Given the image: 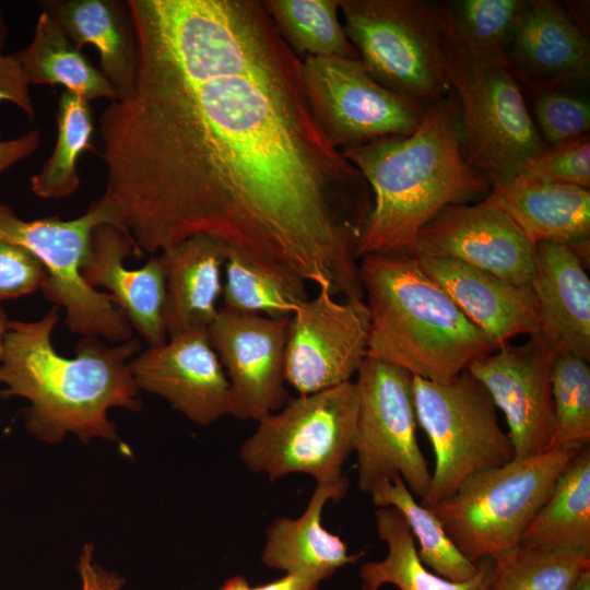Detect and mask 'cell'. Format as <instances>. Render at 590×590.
Returning a JSON list of instances; mask_svg holds the SVG:
<instances>
[{
	"label": "cell",
	"instance_id": "d6986e66",
	"mask_svg": "<svg viewBox=\"0 0 590 590\" xmlns=\"http://www.w3.org/2000/svg\"><path fill=\"white\" fill-rule=\"evenodd\" d=\"M143 255L128 233L102 224L92 232L81 275L91 287L107 291L149 346H158L167 341L162 260L155 256L132 270L123 266L127 257Z\"/></svg>",
	"mask_w": 590,
	"mask_h": 590
},
{
	"label": "cell",
	"instance_id": "cb8c5ba5",
	"mask_svg": "<svg viewBox=\"0 0 590 590\" xmlns=\"http://www.w3.org/2000/svg\"><path fill=\"white\" fill-rule=\"evenodd\" d=\"M488 201L502 209L533 243L571 246L589 241L590 189L548 182L521 173L493 185Z\"/></svg>",
	"mask_w": 590,
	"mask_h": 590
},
{
	"label": "cell",
	"instance_id": "7402d4cb",
	"mask_svg": "<svg viewBox=\"0 0 590 590\" xmlns=\"http://www.w3.org/2000/svg\"><path fill=\"white\" fill-rule=\"evenodd\" d=\"M228 245L209 236L189 237L158 255L165 276L167 338L208 329L222 295V269Z\"/></svg>",
	"mask_w": 590,
	"mask_h": 590
},
{
	"label": "cell",
	"instance_id": "4dcf8cb0",
	"mask_svg": "<svg viewBox=\"0 0 590 590\" xmlns=\"http://www.w3.org/2000/svg\"><path fill=\"white\" fill-rule=\"evenodd\" d=\"M282 39L304 60L308 57L359 58L339 20L340 0H263Z\"/></svg>",
	"mask_w": 590,
	"mask_h": 590
},
{
	"label": "cell",
	"instance_id": "ab89813d",
	"mask_svg": "<svg viewBox=\"0 0 590 590\" xmlns=\"http://www.w3.org/2000/svg\"><path fill=\"white\" fill-rule=\"evenodd\" d=\"M39 143L38 130H31L15 139L0 140V174L31 156Z\"/></svg>",
	"mask_w": 590,
	"mask_h": 590
},
{
	"label": "cell",
	"instance_id": "74e56055",
	"mask_svg": "<svg viewBox=\"0 0 590 590\" xmlns=\"http://www.w3.org/2000/svg\"><path fill=\"white\" fill-rule=\"evenodd\" d=\"M47 281V270L33 252L0 240V304L43 291Z\"/></svg>",
	"mask_w": 590,
	"mask_h": 590
},
{
	"label": "cell",
	"instance_id": "f546056e",
	"mask_svg": "<svg viewBox=\"0 0 590 590\" xmlns=\"http://www.w3.org/2000/svg\"><path fill=\"white\" fill-rule=\"evenodd\" d=\"M368 494L377 508L393 507L401 512L420 545L416 551L423 565L455 582H464L477 575L480 565L456 547L436 516L416 502L399 474L375 483Z\"/></svg>",
	"mask_w": 590,
	"mask_h": 590
},
{
	"label": "cell",
	"instance_id": "9a60e30c",
	"mask_svg": "<svg viewBox=\"0 0 590 590\" xmlns=\"http://www.w3.org/2000/svg\"><path fill=\"white\" fill-rule=\"evenodd\" d=\"M520 345L504 344L467 368L505 414L515 458L550 450L554 405V351L540 332Z\"/></svg>",
	"mask_w": 590,
	"mask_h": 590
},
{
	"label": "cell",
	"instance_id": "e0dca14e",
	"mask_svg": "<svg viewBox=\"0 0 590 590\" xmlns=\"http://www.w3.org/2000/svg\"><path fill=\"white\" fill-rule=\"evenodd\" d=\"M129 368L140 390L164 398L199 425L208 426L231 414L229 384L208 329L149 346L130 359Z\"/></svg>",
	"mask_w": 590,
	"mask_h": 590
},
{
	"label": "cell",
	"instance_id": "8fae6325",
	"mask_svg": "<svg viewBox=\"0 0 590 590\" xmlns=\"http://www.w3.org/2000/svg\"><path fill=\"white\" fill-rule=\"evenodd\" d=\"M357 415L354 451L362 492L399 474L410 492L425 496L432 473L416 439L413 375L366 357L355 381Z\"/></svg>",
	"mask_w": 590,
	"mask_h": 590
},
{
	"label": "cell",
	"instance_id": "d590c367",
	"mask_svg": "<svg viewBox=\"0 0 590 590\" xmlns=\"http://www.w3.org/2000/svg\"><path fill=\"white\" fill-rule=\"evenodd\" d=\"M579 85H555L532 92L533 121L546 146L589 133L590 103L586 94L577 91Z\"/></svg>",
	"mask_w": 590,
	"mask_h": 590
},
{
	"label": "cell",
	"instance_id": "d6a6232c",
	"mask_svg": "<svg viewBox=\"0 0 590 590\" xmlns=\"http://www.w3.org/2000/svg\"><path fill=\"white\" fill-rule=\"evenodd\" d=\"M527 0L441 2L442 23L453 40L479 60H505L504 52Z\"/></svg>",
	"mask_w": 590,
	"mask_h": 590
},
{
	"label": "cell",
	"instance_id": "b9f144b4",
	"mask_svg": "<svg viewBox=\"0 0 590 590\" xmlns=\"http://www.w3.org/2000/svg\"><path fill=\"white\" fill-rule=\"evenodd\" d=\"M219 590H251L244 576H234L227 579Z\"/></svg>",
	"mask_w": 590,
	"mask_h": 590
},
{
	"label": "cell",
	"instance_id": "60d3db41",
	"mask_svg": "<svg viewBox=\"0 0 590 590\" xmlns=\"http://www.w3.org/2000/svg\"><path fill=\"white\" fill-rule=\"evenodd\" d=\"M319 582L298 575L285 574L274 581L251 587V590H319Z\"/></svg>",
	"mask_w": 590,
	"mask_h": 590
},
{
	"label": "cell",
	"instance_id": "52a82bcc",
	"mask_svg": "<svg viewBox=\"0 0 590 590\" xmlns=\"http://www.w3.org/2000/svg\"><path fill=\"white\" fill-rule=\"evenodd\" d=\"M340 12L349 40L379 84L425 105L451 94L441 2L340 0Z\"/></svg>",
	"mask_w": 590,
	"mask_h": 590
},
{
	"label": "cell",
	"instance_id": "603a6c76",
	"mask_svg": "<svg viewBox=\"0 0 590 590\" xmlns=\"http://www.w3.org/2000/svg\"><path fill=\"white\" fill-rule=\"evenodd\" d=\"M347 487L349 480L317 483L305 511L298 518H276L267 529L262 563L268 568L320 583L340 567L358 562L363 553L350 555L346 544L324 529L321 520L327 502L342 499Z\"/></svg>",
	"mask_w": 590,
	"mask_h": 590
},
{
	"label": "cell",
	"instance_id": "4fadbf2b",
	"mask_svg": "<svg viewBox=\"0 0 590 590\" xmlns=\"http://www.w3.org/2000/svg\"><path fill=\"white\" fill-rule=\"evenodd\" d=\"M369 310L362 298L334 299L318 287L290 317L285 379L299 396L351 381L367 357Z\"/></svg>",
	"mask_w": 590,
	"mask_h": 590
},
{
	"label": "cell",
	"instance_id": "9c48e42d",
	"mask_svg": "<svg viewBox=\"0 0 590 590\" xmlns=\"http://www.w3.org/2000/svg\"><path fill=\"white\" fill-rule=\"evenodd\" d=\"M357 415L355 382L298 396L258 421L241 444L239 457L253 473L271 481L292 473L312 476L317 483L347 480L343 465L354 451Z\"/></svg>",
	"mask_w": 590,
	"mask_h": 590
},
{
	"label": "cell",
	"instance_id": "7bdbcfd3",
	"mask_svg": "<svg viewBox=\"0 0 590 590\" xmlns=\"http://www.w3.org/2000/svg\"><path fill=\"white\" fill-rule=\"evenodd\" d=\"M568 590H590V568L583 570Z\"/></svg>",
	"mask_w": 590,
	"mask_h": 590
},
{
	"label": "cell",
	"instance_id": "ac0fdd59",
	"mask_svg": "<svg viewBox=\"0 0 590 590\" xmlns=\"http://www.w3.org/2000/svg\"><path fill=\"white\" fill-rule=\"evenodd\" d=\"M586 26L553 0H527L504 59L522 90L586 83L590 43Z\"/></svg>",
	"mask_w": 590,
	"mask_h": 590
},
{
	"label": "cell",
	"instance_id": "7c38bea8",
	"mask_svg": "<svg viewBox=\"0 0 590 590\" xmlns=\"http://www.w3.org/2000/svg\"><path fill=\"white\" fill-rule=\"evenodd\" d=\"M302 80L314 120L340 151L410 135L427 107L379 84L359 58H305Z\"/></svg>",
	"mask_w": 590,
	"mask_h": 590
},
{
	"label": "cell",
	"instance_id": "f35d334b",
	"mask_svg": "<svg viewBox=\"0 0 590 590\" xmlns=\"http://www.w3.org/2000/svg\"><path fill=\"white\" fill-rule=\"evenodd\" d=\"M9 102L19 107L28 119L35 117L30 83L13 55L0 51V103Z\"/></svg>",
	"mask_w": 590,
	"mask_h": 590
},
{
	"label": "cell",
	"instance_id": "1f68e13d",
	"mask_svg": "<svg viewBox=\"0 0 590 590\" xmlns=\"http://www.w3.org/2000/svg\"><path fill=\"white\" fill-rule=\"evenodd\" d=\"M57 140L49 158L31 178V189L43 199H61L73 194L80 186L78 160L92 150L94 132L90 103L64 91L58 101Z\"/></svg>",
	"mask_w": 590,
	"mask_h": 590
},
{
	"label": "cell",
	"instance_id": "f6af8a7d",
	"mask_svg": "<svg viewBox=\"0 0 590 590\" xmlns=\"http://www.w3.org/2000/svg\"><path fill=\"white\" fill-rule=\"evenodd\" d=\"M9 321L8 315L0 304V357L2 353V340Z\"/></svg>",
	"mask_w": 590,
	"mask_h": 590
},
{
	"label": "cell",
	"instance_id": "7a4b0ae2",
	"mask_svg": "<svg viewBox=\"0 0 590 590\" xmlns=\"http://www.w3.org/2000/svg\"><path fill=\"white\" fill-rule=\"evenodd\" d=\"M59 309L52 306L32 321L9 319L0 357V384L5 386L1 393L28 401L23 412L25 427L46 442H58L68 433L82 441H117L108 411L141 408V390L129 368L140 352V341L108 345L99 338H82L75 356L64 357L51 340Z\"/></svg>",
	"mask_w": 590,
	"mask_h": 590
},
{
	"label": "cell",
	"instance_id": "44dd1931",
	"mask_svg": "<svg viewBox=\"0 0 590 590\" xmlns=\"http://www.w3.org/2000/svg\"><path fill=\"white\" fill-rule=\"evenodd\" d=\"M540 333L554 352L590 358V280L571 245L535 244L533 275Z\"/></svg>",
	"mask_w": 590,
	"mask_h": 590
},
{
	"label": "cell",
	"instance_id": "3957f363",
	"mask_svg": "<svg viewBox=\"0 0 590 590\" xmlns=\"http://www.w3.org/2000/svg\"><path fill=\"white\" fill-rule=\"evenodd\" d=\"M341 153L374 193L355 243L361 257L414 256L421 231L442 209L492 187L462 155L452 94L428 104L410 135L381 138Z\"/></svg>",
	"mask_w": 590,
	"mask_h": 590
},
{
	"label": "cell",
	"instance_id": "ee69618b",
	"mask_svg": "<svg viewBox=\"0 0 590 590\" xmlns=\"http://www.w3.org/2000/svg\"><path fill=\"white\" fill-rule=\"evenodd\" d=\"M81 590H108L105 585L95 579H83Z\"/></svg>",
	"mask_w": 590,
	"mask_h": 590
},
{
	"label": "cell",
	"instance_id": "5bb4252c",
	"mask_svg": "<svg viewBox=\"0 0 590 590\" xmlns=\"http://www.w3.org/2000/svg\"><path fill=\"white\" fill-rule=\"evenodd\" d=\"M290 317L238 314L220 308L208 327L227 377L231 415L259 421L288 400L285 349Z\"/></svg>",
	"mask_w": 590,
	"mask_h": 590
},
{
	"label": "cell",
	"instance_id": "484cf974",
	"mask_svg": "<svg viewBox=\"0 0 590 590\" xmlns=\"http://www.w3.org/2000/svg\"><path fill=\"white\" fill-rule=\"evenodd\" d=\"M378 536L387 544V556L377 562L362 565L359 577L363 587L379 590L391 583L399 590H489L494 560L479 562L480 570L475 577L464 582H455L430 573L421 562L415 540L399 510L393 507H379L375 510Z\"/></svg>",
	"mask_w": 590,
	"mask_h": 590
},
{
	"label": "cell",
	"instance_id": "8d00e7d4",
	"mask_svg": "<svg viewBox=\"0 0 590 590\" xmlns=\"http://www.w3.org/2000/svg\"><path fill=\"white\" fill-rule=\"evenodd\" d=\"M523 173L542 180L590 188V134L547 145L528 161Z\"/></svg>",
	"mask_w": 590,
	"mask_h": 590
},
{
	"label": "cell",
	"instance_id": "6da1fadb",
	"mask_svg": "<svg viewBox=\"0 0 590 590\" xmlns=\"http://www.w3.org/2000/svg\"><path fill=\"white\" fill-rule=\"evenodd\" d=\"M132 94L98 127L102 197L143 252L209 235L361 292L338 188L365 180L312 118L302 60L261 1L128 0Z\"/></svg>",
	"mask_w": 590,
	"mask_h": 590
},
{
	"label": "cell",
	"instance_id": "ba28073f",
	"mask_svg": "<svg viewBox=\"0 0 590 590\" xmlns=\"http://www.w3.org/2000/svg\"><path fill=\"white\" fill-rule=\"evenodd\" d=\"M102 224L123 231L117 211L104 197L83 215L67 221L58 216L25 221L0 203V240L28 249L43 262L48 273L44 296L64 310L68 329L115 344L132 339V327L113 297L87 285L81 275L92 232Z\"/></svg>",
	"mask_w": 590,
	"mask_h": 590
},
{
	"label": "cell",
	"instance_id": "ffe728a7",
	"mask_svg": "<svg viewBox=\"0 0 590 590\" xmlns=\"http://www.w3.org/2000/svg\"><path fill=\"white\" fill-rule=\"evenodd\" d=\"M424 271L450 296L494 350L519 334L540 331L534 293L461 261L415 255Z\"/></svg>",
	"mask_w": 590,
	"mask_h": 590
},
{
	"label": "cell",
	"instance_id": "2e32d148",
	"mask_svg": "<svg viewBox=\"0 0 590 590\" xmlns=\"http://www.w3.org/2000/svg\"><path fill=\"white\" fill-rule=\"evenodd\" d=\"M535 244L497 205L485 199L442 209L421 231L415 255L445 257L516 285H530Z\"/></svg>",
	"mask_w": 590,
	"mask_h": 590
},
{
	"label": "cell",
	"instance_id": "f1b7e54d",
	"mask_svg": "<svg viewBox=\"0 0 590 590\" xmlns=\"http://www.w3.org/2000/svg\"><path fill=\"white\" fill-rule=\"evenodd\" d=\"M30 85H61L86 102L117 99L101 70L78 49L47 13L39 14L31 44L13 54Z\"/></svg>",
	"mask_w": 590,
	"mask_h": 590
},
{
	"label": "cell",
	"instance_id": "e575fe53",
	"mask_svg": "<svg viewBox=\"0 0 590 590\" xmlns=\"http://www.w3.org/2000/svg\"><path fill=\"white\" fill-rule=\"evenodd\" d=\"M553 432L550 448L590 444V367L586 359L555 352L552 361Z\"/></svg>",
	"mask_w": 590,
	"mask_h": 590
},
{
	"label": "cell",
	"instance_id": "d4e9b609",
	"mask_svg": "<svg viewBox=\"0 0 590 590\" xmlns=\"http://www.w3.org/2000/svg\"><path fill=\"white\" fill-rule=\"evenodd\" d=\"M42 7L78 49L87 44L97 49L101 71L117 99L129 97L137 75L129 12L125 14L119 2L108 0H51L42 2Z\"/></svg>",
	"mask_w": 590,
	"mask_h": 590
},
{
	"label": "cell",
	"instance_id": "5b68a950",
	"mask_svg": "<svg viewBox=\"0 0 590 590\" xmlns=\"http://www.w3.org/2000/svg\"><path fill=\"white\" fill-rule=\"evenodd\" d=\"M442 40L458 103L462 155L492 186L505 184L546 146L523 90L505 60L473 58L453 40L444 23Z\"/></svg>",
	"mask_w": 590,
	"mask_h": 590
},
{
	"label": "cell",
	"instance_id": "7dc6e473",
	"mask_svg": "<svg viewBox=\"0 0 590 590\" xmlns=\"http://www.w3.org/2000/svg\"><path fill=\"white\" fill-rule=\"evenodd\" d=\"M362 590H368V589H366V588L362 587Z\"/></svg>",
	"mask_w": 590,
	"mask_h": 590
},
{
	"label": "cell",
	"instance_id": "8992f818",
	"mask_svg": "<svg viewBox=\"0 0 590 590\" xmlns=\"http://www.w3.org/2000/svg\"><path fill=\"white\" fill-rule=\"evenodd\" d=\"M579 447H557L467 479L432 512L456 547L472 563L495 559L519 544Z\"/></svg>",
	"mask_w": 590,
	"mask_h": 590
},
{
	"label": "cell",
	"instance_id": "83f0119b",
	"mask_svg": "<svg viewBox=\"0 0 590 590\" xmlns=\"http://www.w3.org/2000/svg\"><path fill=\"white\" fill-rule=\"evenodd\" d=\"M590 552V447H583L557 477L550 496L519 544Z\"/></svg>",
	"mask_w": 590,
	"mask_h": 590
},
{
	"label": "cell",
	"instance_id": "30bf717a",
	"mask_svg": "<svg viewBox=\"0 0 590 590\" xmlns=\"http://www.w3.org/2000/svg\"><path fill=\"white\" fill-rule=\"evenodd\" d=\"M413 394L417 423L435 455L422 506L432 508L470 476L515 459L489 393L468 370L446 382L413 376Z\"/></svg>",
	"mask_w": 590,
	"mask_h": 590
},
{
	"label": "cell",
	"instance_id": "836d02e7",
	"mask_svg": "<svg viewBox=\"0 0 590 590\" xmlns=\"http://www.w3.org/2000/svg\"><path fill=\"white\" fill-rule=\"evenodd\" d=\"M493 560L489 590H568L590 568V552L517 545Z\"/></svg>",
	"mask_w": 590,
	"mask_h": 590
},
{
	"label": "cell",
	"instance_id": "bcb514c9",
	"mask_svg": "<svg viewBox=\"0 0 590 590\" xmlns=\"http://www.w3.org/2000/svg\"><path fill=\"white\" fill-rule=\"evenodd\" d=\"M7 34H8L7 25L3 20V14L0 10V51L1 52H3V48L7 42Z\"/></svg>",
	"mask_w": 590,
	"mask_h": 590
},
{
	"label": "cell",
	"instance_id": "277c9868",
	"mask_svg": "<svg viewBox=\"0 0 590 590\" xmlns=\"http://www.w3.org/2000/svg\"><path fill=\"white\" fill-rule=\"evenodd\" d=\"M358 276L369 310L367 357L446 382L494 351L414 256H363Z\"/></svg>",
	"mask_w": 590,
	"mask_h": 590
},
{
	"label": "cell",
	"instance_id": "4316f807",
	"mask_svg": "<svg viewBox=\"0 0 590 590\" xmlns=\"http://www.w3.org/2000/svg\"><path fill=\"white\" fill-rule=\"evenodd\" d=\"M223 307L267 317H291L308 299L305 281L288 267L228 246Z\"/></svg>",
	"mask_w": 590,
	"mask_h": 590
}]
</instances>
